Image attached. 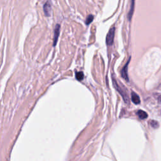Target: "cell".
<instances>
[{
	"label": "cell",
	"instance_id": "obj_1",
	"mask_svg": "<svg viewBox=\"0 0 161 161\" xmlns=\"http://www.w3.org/2000/svg\"><path fill=\"white\" fill-rule=\"evenodd\" d=\"M115 28L113 27L109 30L108 34H107L106 42V44L108 46L112 45L113 43L114 37H115Z\"/></svg>",
	"mask_w": 161,
	"mask_h": 161
},
{
	"label": "cell",
	"instance_id": "obj_2",
	"mask_svg": "<svg viewBox=\"0 0 161 161\" xmlns=\"http://www.w3.org/2000/svg\"><path fill=\"white\" fill-rule=\"evenodd\" d=\"M113 85H114V86H115V88H116V89L120 93V94L122 96V97H123V98L124 99V100H125V102H128V96H127V93L118 85V84L117 83V81L115 79H113Z\"/></svg>",
	"mask_w": 161,
	"mask_h": 161
},
{
	"label": "cell",
	"instance_id": "obj_3",
	"mask_svg": "<svg viewBox=\"0 0 161 161\" xmlns=\"http://www.w3.org/2000/svg\"><path fill=\"white\" fill-rule=\"evenodd\" d=\"M51 10V2L48 0V1H47L43 5V12L46 17H50Z\"/></svg>",
	"mask_w": 161,
	"mask_h": 161
},
{
	"label": "cell",
	"instance_id": "obj_4",
	"mask_svg": "<svg viewBox=\"0 0 161 161\" xmlns=\"http://www.w3.org/2000/svg\"><path fill=\"white\" fill-rule=\"evenodd\" d=\"M130 59L128 60V61L127 62V63L125 65L124 68L122 69V71H121V74H122V78L125 79L127 81H128V65L130 63Z\"/></svg>",
	"mask_w": 161,
	"mask_h": 161
},
{
	"label": "cell",
	"instance_id": "obj_5",
	"mask_svg": "<svg viewBox=\"0 0 161 161\" xmlns=\"http://www.w3.org/2000/svg\"><path fill=\"white\" fill-rule=\"evenodd\" d=\"M60 29H61V26H60V25L58 24L56 27L55 31H54V37H53V46H56V45L57 43L58 37H59V34H60Z\"/></svg>",
	"mask_w": 161,
	"mask_h": 161
},
{
	"label": "cell",
	"instance_id": "obj_6",
	"mask_svg": "<svg viewBox=\"0 0 161 161\" xmlns=\"http://www.w3.org/2000/svg\"><path fill=\"white\" fill-rule=\"evenodd\" d=\"M132 100L133 103H135V104H138L140 103V99L139 96L134 92L132 93Z\"/></svg>",
	"mask_w": 161,
	"mask_h": 161
},
{
	"label": "cell",
	"instance_id": "obj_7",
	"mask_svg": "<svg viewBox=\"0 0 161 161\" xmlns=\"http://www.w3.org/2000/svg\"><path fill=\"white\" fill-rule=\"evenodd\" d=\"M134 7H135V0H132V5H131V8L128 14V18L129 20H131L133 13V10H134Z\"/></svg>",
	"mask_w": 161,
	"mask_h": 161
},
{
	"label": "cell",
	"instance_id": "obj_8",
	"mask_svg": "<svg viewBox=\"0 0 161 161\" xmlns=\"http://www.w3.org/2000/svg\"><path fill=\"white\" fill-rule=\"evenodd\" d=\"M137 115H138V117H139L140 119H142V120L145 119V118H147L148 117L147 113L143 111V110H138V111L137 112Z\"/></svg>",
	"mask_w": 161,
	"mask_h": 161
},
{
	"label": "cell",
	"instance_id": "obj_9",
	"mask_svg": "<svg viewBox=\"0 0 161 161\" xmlns=\"http://www.w3.org/2000/svg\"><path fill=\"white\" fill-rule=\"evenodd\" d=\"M76 77L78 81H82L84 78V74L83 72H78L76 74Z\"/></svg>",
	"mask_w": 161,
	"mask_h": 161
},
{
	"label": "cell",
	"instance_id": "obj_10",
	"mask_svg": "<svg viewBox=\"0 0 161 161\" xmlns=\"http://www.w3.org/2000/svg\"><path fill=\"white\" fill-rule=\"evenodd\" d=\"M93 19H94V17H93V15H89L87 17V18H86V24L87 25H89V24L93 22Z\"/></svg>",
	"mask_w": 161,
	"mask_h": 161
},
{
	"label": "cell",
	"instance_id": "obj_11",
	"mask_svg": "<svg viewBox=\"0 0 161 161\" xmlns=\"http://www.w3.org/2000/svg\"><path fill=\"white\" fill-rule=\"evenodd\" d=\"M150 124H151V126H152L153 128H157L158 126V123H157L156 121H155V120H152V121L151 122Z\"/></svg>",
	"mask_w": 161,
	"mask_h": 161
}]
</instances>
